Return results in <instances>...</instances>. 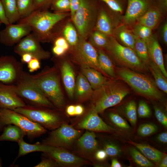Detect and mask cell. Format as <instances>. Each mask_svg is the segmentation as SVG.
<instances>
[{
	"mask_svg": "<svg viewBox=\"0 0 167 167\" xmlns=\"http://www.w3.org/2000/svg\"><path fill=\"white\" fill-rule=\"evenodd\" d=\"M30 76L55 108L62 110L65 105V101L61 86L58 70L55 66H46L35 74H30Z\"/></svg>",
	"mask_w": 167,
	"mask_h": 167,
	"instance_id": "cell-1",
	"label": "cell"
},
{
	"mask_svg": "<svg viewBox=\"0 0 167 167\" xmlns=\"http://www.w3.org/2000/svg\"><path fill=\"white\" fill-rule=\"evenodd\" d=\"M70 17V12L56 13L48 10L34 11L26 17L20 19L18 23L29 25L41 42H51V32L60 21Z\"/></svg>",
	"mask_w": 167,
	"mask_h": 167,
	"instance_id": "cell-2",
	"label": "cell"
},
{
	"mask_svg": "<svg viewBox=\"0 0 167 167\" xmlns=\"http://www.w3.org/2000/svg\"><path fill=\"white\" fill-rule=\"evenodd\" d=\"M92 95L93 105L98 113L120 103L129 94L130 90L125 84L116 80L107 81Z\"/></svg>",
	"mask_w": 167,
	"mask_h": 167,
	"instance_id": "cell-3",
	"label": "cell"
},
{
	"mask_svg": "<svg viewBox=\"0 0 167 167\" xmlns=\"http://www.w3.org/2000/svg\"><path fill=\"white\" fill-rule=\"evenodd\" d=\"M116 71L118 78L136 92L150 99L163 100V95L155 81L148 76L125 67H119Z\"/></svg>",
	"mask_w": 167,
	"mask_h": 167,
	"instance_id": "cell-4",
	"label": "cell"
},
{
	"mask_svg": "<svg viewBox=\"0 0 167 167\" xmlns=\"http://www.w3.org/2000/svg\"><path fill=\"white\" fill-rule=\"evenodd\" d=\"M14 110L50 130L58 128L66 122V118L61 111L55 108L26 105Z\"/></svg>",
	"mask_w": 167,
	"mask_h": 167,
	"instance_id": "cell-5",
	"label": "cell"
},
{
	"mask_svg": "<svg viewBox=\"0 0 167 167\" xmlns=\"http://www.w3.org/2000/svg\"><path fill=\"white\" fill-rule=\"evenodd\" d=\"M99 1L96 0H80L79 7L71 19L79 37L88 40L94 29Z\"/></svg>",
	"mask_w": 167,
	"mask_h": 167,
	"instance_id": "cell-6",
	"label": "cell"
},
{
	"mask_svg": "<svg viewBox=\"0 0 167 167\" xmlns=\"http://www.w3.org/2000/svg\"><path fill=\"white\" fill-rule=\"evenodd\" d=\"M14 85L17 94L26 105L55 108L32 81L30 74L27 72L23 71Z\"/></svg>",
	"mask_w": 167,
	"mask_h": 167,
	"instance_id": "cell-7",
	"label": "cell"
},
{
	"mask_svg": "<svg viewBox=\"0 0 167 167\" xmlns=\"http://www.w3.org/2000/svg\"><path fill=\"white\" fill-rule=\"evenodd\" d=\"M12 124L22 129L31 141L45 134L47 129L24 115L14 110L0 108V131L6 126Z\"/></svg>",
	"mask_w": 167,
	"mask_h": 167,
	"instance_id": "cell-8",
	"label": "cell"
},
{
	"mask_svg": "<svg viewBox=\"0 0 167 167\" xmlns=\"http://www.w3.org/2000/svg\"><path fill=\"white\" fill-rule=\"evenodd\" d=\"M105 50L123 67L140 73L148 70L133 49L122 45L113 36L109 37V44Z\"/></svg>",
	"mask_w": 167,
	"mask_h": 167,
	"instance_id": "cell-9",
	"label": "cell"
},
{
	"mask_svg": "<svg viewBox=\"0 0 167 167\" xmlns=\"http://www.w3.org/2000/svg\"><path fill=\"white\" fill-rule=\"evenodd\" d=\"M82 130L75 128L66 122L52 130L41 143L52 147L61 148L70 151L82 134Z\"/></svg>",
	"mask_w": 167,
	"mask_h": 167,
	"instance_id": "cell-10",
	"label": "cell"
},
{
	"mask_svg": "<svg viewBox=\"0 0 167 167\" xmlns=\"http://www.w3.org/2000/svg\"><path fill=\"white\" fill-rule=\"evenodd\" d=\"M69 50L71 59L81 68H92L106 75L99 65L97 50L87 40L79 37L76 45Z\"/></svg>",
	"mask_w": 167,
	"mask_h": 167,
	"instance_id": "cell-11",
	"label": "cell"
},
{
	"mask_svg": "<svg viewBox=\"0 0 167 167\" xmlns=\"http://www.w3.org/2000/svg\"><path fill=\"white\" fill-rule=\"evenodd\" d=\"M40 42L37 37L32 32L15 45L14 51L20 56L23 54L28 53L40 60L49 59L51 57V53L44 49Z\"/></svg>",
	"mask_w": 167,
	"mask_h": 167,
	"instance_id": "cell-12",
	"label": "cell"
},
{
	"mask_svg": "<svg viewBox=\"0 0 167 167\" xmlns=\"http://www.w3.org/2000/svg\"><path fill=\"white\" fill-rule=\"evenodd\" d=\"M23 64L12 55L0 57V82L15 84L23 71Z\"/></svg>",
	"mask_w": 167,
	"mask_h": 167,
	"instance_id": "cell-13",
	"label": "cell"
},
{
	"mask_svg": "<svg viewBox=\"0 0 167 167\" xmlns=\"http://www.w3.org/2000/svg\"><path fill=\"white\" fill-rule=\"evenodd\" d=\"M42 156L54 160L59 167H79L90 162L66 149L51 146L49 150Z\"/></svg>",
	"mask_w": 167,
	"mask_h": 167,
	"instance_id": "cell-14",
	"label": "cell"
},
{
	"mask_svg": "<svg viewBox=\"0 0 167 167\" xmlns=\"http://www.w3.org/2000/svg\"><path fill=\"white\" fill-rule=\"evenodd\" d=\"M72 126L78 130H86L94 132H112L115 130L99 116L93 105L86 113Z\"/></svg>",
	"mask_w": 167,
	"mask_h": 167,
	"instance_id": "cell-15",
	"label": "cell"
},
{
	"mask_svg": "<svg viewBox=\"0 0 167 167\" xmlns=\"http://www.w3.org/2000/svg\"><path fill=\"white\" fill-rule=\"evenodd\" d=\"M32 32L31 28L26 24H10L0 31V43L6 46H13Z\"/></svg>",
	"mask_w": 167,
	"mask_h": 167,
	"instance_id": "cell-16",
	"label": "cell"
},
{
	"mask_svg": "<svg viewBox=\"0 0 167 167\" xmlns=\"http://www.w3.org/2000/svg\"><path fill=\"white\" fill-rule=\"evenodd\" d=\"M127 2L122 21L127 27L134 26L140 16L154 6V0H127Z\"/></svg>",
	"mask_w": 167,
	"mask_h": 167,
	"instance_id": "cell-17",
	"label": "cell"
},
{
	"mask_svg": "<svg viewBox=\"0 0 167 167\" xmlns=\"http://www.w3.org/2000/svg\"><path fill=\"white\" fill-rule=\"evenodd\" d=\"M74 146L75 154L89 161H93L98 147L94 132L87 131L78 138Z\"/></svg>",
	"mask_w": 167,
	"mask_h": 167,
	"instance_id": "cell-18",
	"label": "cell"
},
{
	"mask_svg": "<svg viewBox=\"0 0 167 167\" xmlns=\"http://www.w3.org/2000/svg\"><path fill=\"white\" fill-rule=\"evenodd\" d=\"M106 6L99 1L97 17L94 30L109 37L112 36L114 28L119 22Z\"/></svg>",
	"mask_w": 167,
	"mask_h": 167,
	"instance_id": "cell-19",
	"label": "cell"
},
{
	"mask_svg": "<svg viewBox=\"0 0 167 167\" xmlns=\"http://www.w3.org/2000/svg\"><path fill=\"white\" fill-rule=\"evenodd\" d=\"M25 103L17 94L14 85L0 82V108L14 110Z\"/></svg>",
	"mask_w": 167,
	"mask_h": 167,
	"instance_id": "cell-20",
	"label": "cell"
},
{
	"mask_svg": "<svg viewBox=\"0 0 167 167\" xmlns=\"http://www.w3.org/2000/svg\"><path fill=\"white\" fill-rule=\"evenodd\" d=\"M146 43L150 60L160 68L167 78V72L165 66L162 50L156 37L153 35Z\"/></svg>",
	"mask_w": 167,
	"mask_h": 167,
	"instance_id": "cell-21",
	"label": "cell"
},
{
	"mask_svg": "<svg viewBox=\"0 0 167 167\" xmlns=\"http://www.w3.org/2000/svg\"><path fill=\"white\" fill-rule=\"evenodd\" d=\"M63 82L69 97L73 98L75 85V73L70 64L66 60L58 63Z\"/></svg>",
	"mask_w": 167,
	"mask_h": 167,
	"instance_id": "cell-22",
	"label": "cell"
},
{
	"mask_svg": "<svg viewBox=\"0 0 167 167\" xmlns=\"http://www.w3.org/2000/svg\"><path fill=\"white\" fill-rule=\"evenodd\" d=\"M112 36L123 45L134 50L136 37L126 25L122 24L116 26L113 30Z\"/></svg>",
	"mask_w": 167,
	"mask_h": 167,
	"instance_id": "cell-23",
	"label": "cell"
},
{
	"mask_svg": "<svg viewBox=\"0 0 167 167\" xmlns=\"http://www.w3.org/2000/svg\"><path fill=\"white\" fill-rule=\"evenodd\" d=\"M89 82L82 73L78 75L74 89V94L77 100L80 102L83 101L92 96L93 93Z\"/></svg>",
	"mask_w": 167,
	"mask_h": 167,
	"instance_id": "cell-24",
	"label": "cell"
},
{
	"mask_svg": "<svg viewBox=\"0 0 167 167\" xmlns=\"http://www.w3.org/2000/svg\"><path fill=\"white\" fill-rule=\"evenodd\" d=\"M163 15L161 11L153 6L140 16L137 20L136 23L142 24L152 30L158 25Z\"/></svg>",
	"mask_w": 167,
	"mask_h": 167,
	"instance_id": "cell-25",
	"label": "cell"
},
{
	"mask_svg": "<svg viewBox=\"0 0 167 167\" xmlns=\"http://www.w3.org/2000/svg\"><path fill=\"white\" fill-rule=\"evenodd\" d=\"M17 143L19 146V150L15 161L20 157L31 152H47L51 147V146L45 145L39 142L33 144H31L26 142L23 138L21 139Z\"/></svg>",
	"mask_w": 167,
	"mask_h": 167,
	"instance_id": "cell-26",
	"label": "cell"
},
{
	"mask_svg": "<svg viewBox=\"0 0 167 167\" xmlns=\"http://www.w3.org/2000/svg\"><path fill=\"white\" fill-rule=\"evenodd\" d=\"M81 71L92 89L95 90L99 88L107 81L101 73L94 69L89 67L81 68Z\"/></svg>",
	"mask_w": 167,
	"mask_h": 167,
	"instance_id": "cell-27",
	"label": "cell"
},
{
	"mask_svg": "<svg viewBox=\"0 0 167 167\" xmlns=\"http://www.w3.org/2000/svg\"><path fill=\"white\" fill-rule=\"evenodd\" d=\"M0 135V142L8 141L18 142L26 135L24 131L18 126L9 124L5 126Z\"/></svg>",
	"mask_w": 167,
	"mask_h": 167,
	"instance_id": "cell-28",
	"label": "cell"
},
{
	"mask_svg": "<svg viewBox=\"0 0 167 167\" xmlns=\"http://www.w3.org/2000/svg\"><path fill=\"white\" fill-rule=\"evenodd\" d=\"M98 54V60L99 65L106 75L115 78L117 75L114 65L111 59L105 50H97Z\"/></svg>",
	"mask_w": 167,
	"mask_h": 167,
	"instance_id": "cell-29",
	"label": "cell"
},
{
	"mask_svg": "<svg viewBox=\"0 0 167 167\" xmlns=\"http://www.w3.org/2000/svg\"><path fill=\"white\" fill-rule=\"evenodd\" d=\"M155 79V84L159 89L167 93V79L160 68L150 60L147 66Z\"/></svg>",
	"mask_w": 167,
	"mask_h": 167,
	"instance_id": "cell-30",
	"label": "cell"
},
{
	"mask_svg": "<svg viewBox=\"0 0 167 167\" xmlns=\"http://www.w3.org/2000/svg\"><path fill=\"white\" fill-rule=\"evenodd\" d=\"M6 16L10 24L18 22L20 17L16 0H1Z\"/></svg>",
	"mask_w": 167,
	"mask_h": 167,
	"instance_id": "cell-31",
	"label": "cell"
},
{
	"mask_svg": "<svg viewBox=\"0 0 167 167\" xmlns=\"http://www.w3.org/2000/svg\"><path fill=\"white\" fill-rule=\"evenodd\" d=\"M135 146L147 159L155 162H159L163 156L162 153L159 151L144 144L139 143L129 142Z\"/></svg>",
	"mask_w": 167,
	"mask_h": 167,
	"instance_id": "cell-32",
	"label": "cell"
},
{
	"mask_svg": "<svg viewBox=\"0 0 167 167\" xmlns=\"http://www.w3.org/2000/svg\"><path fill=\"white\" fill-rule=\"evenodd\" d=\"M87 40L96 50H105L109 44V37L94 30L90 33Z\"/></svg>",
	"mask_w": 167,
	"mask_h": 167,
	"instance_id": "cell-33",
	"label": "cell"
},
{
	"mask_svg": "<svg viewBox=\"0 0 167 167\" xmlns=\"http://www.w3.org/2000/svg\"><path fill=\"white\" fill-rule=\"evenodd\" d=\"M96 0L104 3L117 18L120 17L122 19L126 7L127 0Z\"/></svg>",
	"mask_w": 167,
	"mask_h": 167,
	"instance_id": "cell-34",
	"label": "cell"
},
{
	"mask_svg": "<svg viewBox=\"0 0 167 167\" xmlns=\"http://www.w3.org/2000/svg\"><path fill=\"white\" fill-rule=\"evenodd\" d=\"M134 51L139 59L147 67L150 59L146 42L140 39L136 38Z\"/></svg>",
	"mask_w": 167,
	"mask_h": 167,
	"instance_id": "cell-35",
	"label": "cell"
},
{
	"mask_svg": "<svg viewBox=\"0 0 167 167\" xmlns=\"http://www.w3.org/2000/svg\"><path fill=\"white\" fill-rule=\"evenodd\" d=\"M20 19L27 17L34 11V0H16Z\"/></svg>",
	"mask_w": 167,
	"mask_h": 167,
	"instance_id": "cell-36",
	"label": "cell"
},
{
	"mask_svg": "<svg viewBox=\"0 0 167 167\" xmlns=\"http://www.w3.org/2000/svg\"><path fill=\"white\" fill-rule=\"evenodd\" d=\"M136 38L140 39L146 42L153 35L152 30L139 23H136L131 30Z\"/></svg>",
	"mask_w": 167,
	"mask_h": 167,
	"instance_id": "cell-37",
	"label": "cell"
},
{
	"mask_svg": "<svg viewBox=\"0 0 167 167\" xmlns=\"http://www.w3.org/2000/svg\"><path fill=\"white\" fill-rule=\"evenodd\" d=\"M130 152L134 161L138 165L145 167L154 166V164L135 148H131Z\"/></svg>",
	"mask_w": 167,
	"mask_h": 167,
	"instance_id": "cell-38",
	"label": "cell"
},
{
	"mask_svg": "<svg viewBox=\"0 0 167 167\" xmlns=\"http://www.w3.org/2000/svg\"><path fill=\"white\" fill-rule=\"evenodd\" d=\"M50 9L53 12L63 13L70 12L69 0H55L52 3Z\"/></svg>",
	"mask_w": 167,
	"mask_h": 167,
	"instance_id": "cell-39",
	"label": "cell"
},
{
	"mask_svg": "<svg viewBox=\"0 0 167 167\" xmlns=\"http://www.w3.org/2000/svg\"><path fill=\"white\" fill-rule=\"evenodd\" d=\"M126 117L131 124L135 126L137 122V113L136 103L134 101H130L125 107Z\"/></svg>",
	"mask_w": 167,
	"mask_h": 167,
	"instance_id": "cell-40",
	"label": "cell"
},
{
	"mask_svg": "<svg viewBox=\"0 0 167 167\" xmlns=\"http://www.w3.org/2000/svg\"><path fill=\"white\" fill-rule=\"evenodd\" d=\"M109 117L110 121L116 126L126 130L130 129V126L127 122L118 114L110 113Z\"/></svg>",
	"mask_w": 167,
	"mask_h": 167,
	"instance_id": "cell-41",
	"label": "cell"
},
{
	"mask_svg": "<svg viewBox=\"0 0 167 167\" xmlns=\"http://www.w3.org/2000/svg\"><path fill=\"white\" fill-rule=\"evenodd\" d=\"M158 129L156 125L152 123H144L141 125L139 127L138 132L142 136H146L156 132Z\"/></svg>",
	"mask_w": 167,
	"mask_h": 167,
	"instance_id": "cell-42",
	"label": "cell"
},
{
	"mask_svg": "<svg viewBox=\"0 0 167 167\" xmlns=\"http://www.w3.org/2000/svg\"><path fill=\"white\" fill-rule=\"evenodd\" d=\"M55 0H34V11L48 10Z\"/></svg>",
	"mask_w": 167,
	"mask_h": 167,
	"instance_id": "cell-43",
	"label": "cell"
},
{
	"mask_svg": "<svg viewBox=\"0 0 167 167\" xmlns=\"http://www.w3.org/2000/svg\"><path fill=\"white\" fill-rule=\"evenodd\" d=\"M138 113L139 116L141 118H147L151 115V110L147 103L143 100L140 101L139 103Z\"/></svg>",
	"mask_w": 167,
	"mask_h": 167,
	"instance_id": "cell-44",
	"label": "cell"
},
{
	"mask_svg": "<svg viewBox=\"0 0 167 167\" xmlns=\"http://www.w3.org/2000/svg\"><path fill=\"white\" fill-rule=\"evenodd\" d=\"M34 167H59L57 162L53 159L42 156L41 162Z\"/></svg>",
	"mask_w": 167,
	"mask_h": 167,
	"instance_id": "cell-45",
	"label": "cell"
},
{
	"mask_svg": "<svg viewBox=\"0 0 167 167\" xmlns=\"http://www.w3.org/2000/svg\"><path fill=\"white\" fill-rule=\"evenodd\" d=\"M104 149L107 155L110 156L118 155L120 152L117 146L110 143H107L105 145Z\"/></svg>",
	"mask_w": 167,
	"mask_h": 167,
	"instance_id": "cell-46",
	"label": "cell"
},
{
	"mask_svg": "<svg viewBox=\"0 0 167 167\" xmlns=\"http://www.w3.org/2000/svg\"><path fill=\"white\" fill-rule=\"evenodd\" d=\"M155 115L158 121L165 127H167V117L163 111L159 108L154 107Z\"/></svg>",
	"mask_w": 167,
	"mask_h": 167,
	"instance_id": "cell-47",
	"label": "cell"
},
{
	"mask_svg": "<svg viewBox=\"0 0 167 167\" xmlns=\"http://www.w3.org/2000/svg\"><path fill=\"white\" fill-rule=\"evenodd\" d=\"M54 45L61 47L67 51L69 50L70 47L66 40L62 36H60L55 38L52 42Z\"/></svg>",
	"mask_w": 167,
	"mask_h": 167,
	"instance_id": "cell-48",
	"label": "cell"
},
{
	"mask_svg": "<svg viewBox=\"0 0 167 167\" xmlns=\"http://www.w3.org/2000/svg\"><path fill=\"white\" fill-rule=\"evenodd\" d=\"M40 60L33 58L27 63L28 68L30 72H33L39 69L41 67Z\"/></svg>",
	"mask_w": 167,
	"mask_h": 167,
	"instance_id": "cell-49",
	"label": "cell"
},
{
	"mask_svg": "<svg viewBox=\"0 0 167 167\" xmlns=\"http://www.w3.org/2000/svg\"><path fill=\"white\" fill-rule=\"evenodd\" d=\"M154 6L157 7L163 15L167 11V0H154Z\"/></svg>",
	"mask_w": 167,
	"mask_h": 167,
	"instance_id": "cell-50",
	"label": "cell"
},
{
	"mask_svg": "<svg viewBox=\"0 0 167 167\" xmlns=\"http://www.w3.org/2000/svg\"><path fill=\"white\" fill-rule=\"evenodd\" d=\"M69 1L70 18L71 19L79 7L80 0H69Z\"/></svg>",
	"mask_w": 167,
	"mask_h": 167,
	"instance_id": "cell-51",
	"label": "cell"
},
{
	"mask_svg": "<svg viewBox=\"0 0 167 167\" xmlns=\"http://www.w3.org/2000/svg\"><path fill=\"white\" fill-rule=\"evenodd\" d=\"M0 20L2 24H4L5 25L10 24L6 16L1 0H0Z\"/></svg>",
	"mask_w": 167,
	"mask_h": 167,
	"instance_id": "cell-52",
	"label": "cell"
},
{
	"mask_svg": "<svg viewBox=\"0 0 167 167\" xmlns=\"http://www.w3.org/2000/svg\"><path fill=\"white\" fill-rule=\"evenodd\" d=\"M162 40L165 45L167 44V22H165L162 26L161 31Z\"/></svg>",
	"mask_w": 167,
	"mask_h": 167,
	"instance_id": "cell-53",
	"label": "cell"
},
{
	"mask_svg": "<svg viewBox=\"0 0 167 167\" xmlns=\"http://www.w3.org/2000/svg\"><path fill=\"white\" fill-rule=\"evenodd\" d=\"M107 156V155L104 150H98L95 154L94 158L99 161H102L106 158Z\"/></svg>",
	"mask_w": 167,
	"mask_h": 167,
	"instance_id": "cell-54",
	"label": "cell"
},
{
	"mask_svg": "<svg viewBox=\"0 0 167 167\" xmlns=\"http://www.w3.org/2000/svg\"><path fill=\"white\" fill-rule=\"evenodd\" d=\"M52 51L55 56L57 57L62 56L67 51L61 47L54 45L52 48Z\"/></svg>",
	"mask_w": 167,
	"mask_h": 167,
	"instance_id": "cell-55",
	"label": "cell"
},
{
	"mask_svg": "<svg viewBox=\"0 0 167 167\" xmlns=\"http://www.w3.org/2000/svg\"><path fill=\"white\" fill-rule=\"evenodd\" d=\"M21 62L23 64H27L33 58L32 56L28 53H24L21 56Z\"/></svg>",
	"mask_w": 167,
	"mask_h": 167,
	"instance_id": "cell-56",
	"label": "cell"
},
{
	"mask_svg": "<svg viewBox=\"0 0 167 167\" xmlns=\"http://www.w3.org/2000/svg\"><path fill=\"white\" fill-rule=\"evenodd\" d=\"M84 111V109L83 106L80 105H75V115L80 116L83 114Z\"/></svg>",
	"mask_w": 167,
	"mask_h": 167,
	"instance_id": "cell-57",
	"label": "cell"
},
{
	"mask_svg": "<svg viewBox=\"0 0 167 167\" xmlns=\"http://www.w3.org/2000/svg\"><path fill=\"white\" fill-rule=\"evenodd\" d=\"M75 105H71L68 106L66 109L67 114L70 116H75Z\"/></svg>",
	"mask_w": 167,
	"mask_h": 167,
	"instance_id": "cell-58",
	"label": "cell"
},
{
	"mask_svg": "<svg viewBox=\"0 0 167 167\" xmlns=\"http://www.w3.org/2000/svg\"><path fill=\"white\" fill-rule=\"evenodd\" d=\"M158 139L161 142L166 143L167 142V133L166 132L161 133L158 137Z\"/></svg>",
	"mask_w": 167,
	"mask_h": 167,
	"instance_id": "cell-59",
	"label": "cell"
},
{
	"mask_svg": "<svg viewBox=\"0 0 167 167\" xmlns=\"http://www.w3.org/2000/svg\"><path fill=\"white\" fill-rule=\"evenodd\" d=\"M111 166V167H121L122 166L117 160L113 159L112 161Z\"/></svg>",
	"mask_w": 167,
	"mask_h": 167,
	"instance_id": "cell-60",
	"label": "cell"
},
{
	"mask_svg": "<svg viewBox=\"0 0 167 167\" xmlns=\"http://www.w3.org/2000/svg\"><path fill=\"white\" fill-rule=\"evenodd\" d=\"M161 167H167V156H165L162 159L161 163L160 165Z\"/></svg>",
	"mask_w": 167,
	"mask_h": 167,
	"instance_id": "cell-61",
	"label": "cell"
},
{
	"mask_svg": "<svg viewBox=\"0 0 167 167\" xmlns=\"http://www.w3.org/2000/svg\"><path fill=\"white\" fill-rule=\"evenodd\" d=\"M2 24V22H1V21H0V26H1V25Z\"/></svg>",
	"mask_w": 167,
	"mask_h": 167,
	"instance_id": "cell-62",
	"label": "cell"
}]
</instances>
